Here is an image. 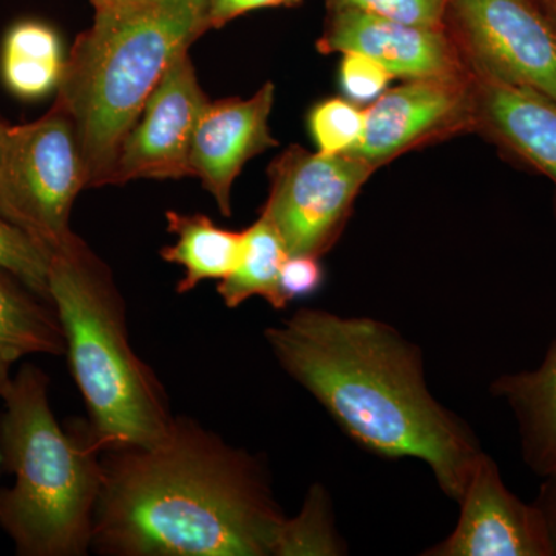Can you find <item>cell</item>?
<instances>
[{"label": "cell", "instance_id": "cell-8", "mask_svg": "<svg viewBox=\"0 0 556 556\" xmlns=\"http://www.w3.org/2000/svg\"><path fill=\"white\" fill-rule=\"evenodd\" d=\"M447 28L473 72L556 102V20L541 0H450Z\"/></svg>", "mask_w": 556, "mask_h": 556}, {"label": "cell", "instance_id": "cell-31", "mask_svg": "<svg viewBox=\"0 0 556 556\" xmlns=\"http://www.w3.org/2000/svg\"><path fill=\"white\" fill-rule=\"evenodd\" d=\"M5 467L3 466V456H2V450H0V473H2V468Z\"/></svg>", "mask_w": 556, "mask_h": 556}, {"label": "cell", "instance_id": "cell-12", "mask_svg": "<svg viewBox=\"0 0 556 556\" xmlns=\"http://www.w3.org/2000/svg\"><path fill=\"white\" fill-rule=\"evenodd\" d=\"M317 50L321 54H365L393 78L407 80L463 75L471 70L448 28L417 27L354 10L328 11Z\"/></svg>", "mask_w": 556, "mask_h": 556}, {"label": "cell", "instance_id": "cell-18", "mask_svg": "<svg viewBox=\"0 0 556 556\" xmlns=\"http://www.w3.org/2000/svg\"><path fill=\"white\" fill-rule=\"evenodd\" d=\"M65 61L53 28L38 21L20 22L3 40V83L22 100H39L60 87Z\"/></svg>", "mask_w": 556, "mask_h": 556}, {"label": "cell", "instance_id": "cell-20", "mask_svg": "<svg viewBox=\"0 0 556 556\" xmlns=\"http://www.w3.org/2000/svg\"><path fill=\"white\" fill-rule=\"evenodd\" d=\"M342 554L343 544L336 530L327 490L313 485L298 517L285 522L276 556Z\"/></svg>", "mask_w": 556, "mask_h": 556}, {"label": "cell", "instance_id": "cell-26", "mask_svg": "<svg viewBox=\"0 0 556 556\" xmlns=\"http://www.w3.org/2000/svg\"><path fill=\"white\" fill-rule=\"evenodd\" d=\"M303 0H208L206 24L208 30L225 27L230 21L263 9H294L302 5Z\"/></svg>", "mask_w": 556, "mask_h": 556}, {"label": "cell", "instance_id": "cell-29", "mask_svg": "<svg viewBox=\"0 0 556 556\" xmlns=\"http://www.w3.org/2000/svg\"><path fill=\"white\" fill-rule=\"evenodd\" d=\"M546 5V9L551 11L552 16L556 20V0H541Z\"/></svg>", "mask_w": 556, "mask_h": 556}, {"label": "cell", "instance_id": "cell-16", "mask_svg": "<svg viewBox=\"0 0 556 556\" xmlns=\"http://www.w3.org/2000/svg\"><path fill=\"white\" fill-rule=\"evenodd\" d=\"M493 393L514 409L527 464L541 477L556 473V343L533 371L503 376Z\"/></svg>", "mask_w": 556, "mask_h": 556}, {"label": "cell", "instance_id": "cell-23", "mask_svg": "<svg viewBox=\"0 0 556 556\" xmlns=\"http://www.w3.org/2000/svg\"><path fill=\"white\" fill-rule=\"evenodd\" d=\"M450 0H327L328 11L354 10L371 16L417 25L447 28Z\"/></svg>", "mask_w": 556, "mask_h": 556}, {"label": "cell", "instance_id": "cell-17", "mask_svg": "<svg viewBox=\"0 0 556 556\" xmlns=\"http://www.w3.org/2000/svg\"><path fill=\"white\" fill-rule=\"evenodd\" d=\"M167 229L177 243L161 249V258L185 269L178 294H188L201 281L223 280L239 265L243 233L223 229L203 214H166Z\"/></svg>", "mask_w": 556, "mask_h": 556}, {"label": "cell", "instance_id": "cell-6", "mask_svg": "<svg viewBox=\"0 0 556 556\" xmlns=\"http://www.w3.org/2000/svg\"><path fill=\"white\" fill-rule=\"evenodd\" d=\"M84 188L78 138L60 102L35 123L7 129L0 142V214L50 254L75 239L70 215Z\"/></svg>", "mask_w": 556, "mask_h": 556}, {"label": "cell", "instance_id": "cell-10", "mask_svg": "<svg viewBox=\"0 0 556 556\" xmlns=\"http://www.w3.org/2000/svg\"><path fill=\"white\" fill-rule=\"evenodd\" d=\"M208 104L189 50L181 51L124 139L113 185L139 178H186L197 127Z\"/></svg>", "mask_w": 556, "mask_h": 556}, {"label": "cell", "instance_id": "cell-24", "mask_svg": "<svg viewBox=\"0 0 556 556\" xmlns=\"http://www.w3.org/2000/svg\"><path fill=\"white\" fill-rule=\"evenodd\" d=\"M394 79L379 62L362 53H343L339 67V86L345 100L357 105L378 100Z\"/></svg>", "mask_w": 556, "mask_h": 556}, {"label": "cell", "instance_id": "cell-5", "mask_svg": "<svg viewBox=\"0 0 556 556\" xmlns=\"http://www.w3.org/2000/svg\"><path fill=\"white\" fill-rule=\"evenodd\" d=\"M49 292L102 452L166 438L175 419L169 396L130 345L126 303L112 273L78 236L51 252Z\"/></svg>", "mask_w": 556, "mask_h": 556}, {"label": "cell", "instance_id": "cell-14", "mask_svg": "<svg viewBox=\"0 0 556 556\" xmlns=\"http://www.w3.org/2000/svg\"><path fill=\"white\" fill-rule=\"evenodd\" d=\"M473 75L479 127L556 186V102L484 73Z\"/></svg>", "mask_w": 556, "mask_h": 556}, {"label": "cell", "instance_id": "cell-30", "mask_svg": "<svg viewBox=\"0 0 556 556\" xmlns=\"http://www.w3.org/2000/svg\"><path fill=\"white\" fill-rule=\"evenodd\" d=\"M7 129H9V126L0 119V142H2L3 135H5Z\"/></svg>", "mask_w": 556, "mask_h": 556}, {"label": "cell", "instance_id": "cell-25", "mask_svg": "<svg viewBox=\"0 0 556 556\" xmlns=\"http://www.w3.org/2000/svg\"><path fill=\"white\" fill-rule=\"evenodd\" d=\"M325 273L320 258L288 255L281 266L280 291L288 305L295 299L308 298L320 289Z\"/></svg>", "mask_w": 556, "mask_h": 556}, {"label": "cell", "instance_id": "cell-11", "mask_svg": "<svg viewBox=\"0 0 556 556\" xmlns=\"http://www.w3.org/2000/svg\"><path fill=\"white\" fill-rule=\"evenodd\" d=\"M457 503L455 530L424 555L554 556L543 511L504 485L495 460L484 452Z\"/></svg>", "mask_w": 556, "mask_h": 556}, {"label": "cell", "instance_id": "cell-19", "mask_svg": "<svg viewBox=\"0 0 556 556\" xmlns=\"http://www.w3.org/2000/svg\"><path fill=\"white\" fill-rule=\"evenodd\" d=\"M241 233L239 265L219 280V298L230 309L239 308L252 298L265 299L274 309L287 308L288 302L280 291V273L289 254L280 233L263 214Z\"/></svg>", "mask_w": 556, "mask_h": 556}, {"label": "cell", "instance_id": "cell-4", "mask_svg": "<svg viewBox=\"0 0 556 556\" xmlns=\"http://www.w3.org/2000/svg\"><path fill=\"white\" fill-rule=\"evenodd\" d=\"M0 450L14 484L0 490V529L21 556H84L91 551L104 468L89 422L61 427L50 378L24 365L2 394Z\"/></svg>", "mask_w": 556, "mask_h": 556}, {"label": "cell", "instance_id": "cell-21", "mask_svg": "<svg viewBox=\"0 0 556 556\" xmlns=\"http://www.w3.org/2000/svg\"><path fill=\"white\" fill-rule=\"evenodd\" d=\"M364 127V110L345 98L318 101L308 113L311 138L324 155L350 153L361 141Z\"/></svg>", "mask_w": 556, "mask_h": 556}, {"label": "cell", "instance_id": "cell-3", "mask_svg": "<svg viewBox=\"0 0 556 556\" xmlns=\"http://www.w3.org/2000/svg\"><path fill=\"white\" fill-rule=\"evenodd\" d=\"M208 0L94 7L65 61L58 102L75 127L87 188L113 185L124 139L172 61L208 30Z\"/></svg>", "mask_w": 556, "mask_h": 556}, {"label": "cell", "instance_id": "cell-9", "mask_svg": "<svg viewBox=\"0 0 556 556\" xmlns=\"http://www.w3.org/2000/svg\"><path fill=\"white\" fill-rule=\"evenodd\" d=\"M364 135L350 155L376 170L437 139L479 127L473 72L409 79L364 110Z\"/></svg>", "mask_w": 556, "mask_h": 556}, {"label": "cell", "instance_id": "cell-28", "mask_svg": "<svg viewBox=\"0 0 556 556\" xmlns=\"http://www.w3.org/2000/svg\"><path fill=\"white\" fill-rule=\"evenodd\" d=\"M141 2V0H91L93 7L98 5H119V3Z\"/></svg>", "mask_w": 556, "mask_h": 556}, {"label": "cell", "instance_id": "cell-15", "mask_svg": "<svg viewBox=\"0 0 556 556\" xmlns=\"http://www.w3.org/2000/svg\"><path fill=\"white\" fill-rule=\"evenodd\" d=\"M65 353L64 329L53 303L0 268V397L13 380L11 369L22 358Z\"/></svg>", "mask_w": 556, "mask_h": 556}, {"label": "cell", "instance_id": "cell-22", "mask_svg": "<svg viewBox=\"0 0 556 556\" xmlns=\"http://www.w3.org/2000/svg\"><path fill=\"white\" fill-rule=\"evenodd\" d=\"M0 268L49 300L50 252L0 214Z\"/></svg>", "mask_w": 556, "mask_h": 556}, {"label": "cell", "instance_id": "cell-1", "mask_svg": "<svg viewBox=\"0 0 556 556\" xmlns=\"http://www.w3.org/2000/svg\"><path fill=\"white\" fill-rule=\"evenodd\" d=\"M91 551L108 556H276L287 515L266 467L195 419L149 447L102 452Z\"/></svg>", "mask_w": 556, "mask_h": 556}, {"label": "cell", "instance_id": "cell-27", "mask_svg": "<svg viewBox=\"0 0 556 556\" xmlns=\"http://www.w3.org/2000/svg\"><path fill=\"white\" fill-rule=\"evenodd\" d=\"M546 518L548 535H551L552 547L556 555V473L547 477V484L543 486L540 501L536 504Z\"/></svg>", "mask_w": 556, "mask_h": 556}, {"label": "cell", "instance_id": "cell-2", "mask_svg": "<svg viewBox=\"0 0 556 556\" xmlns=\"http://www.w3.org/2000/svg\"><path fill=\"white\" fill-rule=\"evenodd\" d=\"M281 369L357 444L390 459L413 457L459 501L482 448L427 387L422 351L369 317L299 309L265 331Z\"/></svg>", "mask_w": 556, "mask_h": 556}, {"label": "cell", "instance_id": "cell-13", "mask_svg": "<svg viewBox=\"0 0 556 556\" xmlns=\"http://www.w3.org/2000/svg\"><path fill=\"white\" fill-rule=\"evenodd\" d=\"M276 101L274 83L263 84L248 100L208 102L190 149V174L203 181L225 217L232 214L230 193L248 161L276 148L269 119Z\"/></svg>", "mask_w": 556, "mask_h": 556}, {"label": "cell", "instance_id": "cell-7", "mask_svg": "<svg viewBox=\"0 0 556 556\" xmlns=\"http://www.w3.org/2000/svg\"><path fill=\"white\" fill-rule=\"evenodd\" d=\"M375 172L350 153L324 155L291 146L270 163L269 195L260 214L273 223L289 255L321 258L338 243Z\"/></svg>", "mask_w": 556, "mask_h": 556}]
</instances>
